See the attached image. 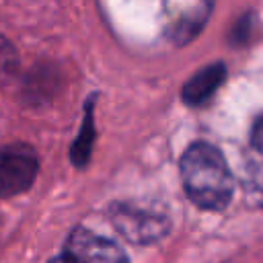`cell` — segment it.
Instances as JSON below:
<instances>
[{"label": "cell", "instance_id": "1", "mask_svg": "<svg viewBox=\"0 0 263 263\" xmlns=\"http://www.w3.org/2000/svg\"><path fill=\"white\" fill-rule=\"evenodd\" d=\"M181 183L187 197L201 210H224L234 193V179L224 154L208 144L193 142L179 160Z\"/></svg>", "mask_w": 263, "mask_h": 263}, {"label": "cell", "instance_id": "2", "mask_svg": "<svg viewBox=\"0 0 263 263\" xmlns=\"http://www.w3.org/2000/svg\"><path fill=\"white\" fill-rule=\"evenodd\" d=\"M113 228L134 245H154L171 232V218L166 212L132 201L113 203L109 210Z\"/></svg>", "mask_w": 263, "mask_h": 263}, {"label": "cell", "instance_id": "3", "mask_svg": "<svg viewBox=\"0 0 263 263\" xmlns=\"http://www.w3.org/2000/svg\"><path fill=\"white\" fill-rule=\"evenodd\" d=\"M39 171L37 154L27 144L0 148V197H14L27 191Z\"/></svg>", "mask_w": 263, "mask_h": 263}, {"label": "cell", "instance_id": "4", "mask_svg": "<svg viewBox=\"0 0 263 263\" xmlns=\"http://www.w3.org/2000/svg\"><path fill=\"white\" fill-rule=\"evenodd\" d=\"M66 263H129L125 251L111 238H105L84 226L70 232L64 245Z\"/></svg>", "mask_w": 263, "mask_h": 263}, {"label": "cell", "instance_id": "5", "mask_svg": "<svg viewBox=\"0 0 263 263\" xmlns=\"http://www.w3.org/2000/svg\"><path fill=\"white\" fill-rule=\"evenodd\" d=\"M212 6L214 0H164L166 35L179 45L187 43L201 31Z\"/></svg>", "mask_w": 263, "mask_h": 263}, {"label": "cell", "instance_id": "6", "mask_svg": "<svg viewBox=\"0 0 263 263\" xmlns=\"http://www.w3.org/2000/svg\"><path fill=\"white\" fill-rule=\"evenodd\" d=\"M226 80V66L222 62L216 64H208L205 68H201L199 72H195L181 88V99L185 105L197 107L208 103L216 90L222 86V82Z\"/></svg>", "mask_w": 263, "mask_h": 263}, {"label": "cell", "instance_id": "7", "mask_svg": "<svg viewBox=\"0 0 263 263\" xmlns=\"http://www.w3.org/2000/svg\"><path fill=\"white\" fill-rule=\"evenodd\" d=\"M92 138H95V132H92V115L88 111L86 113V119H84V125L80 129V136H78V140L72 146V162L76 166H84L86 164V160L90 156V150H92Z\"/></svg>", "mask_w": 263, "mask_h": 263}, {"label": "cell", "instance_id": "8", "mask_svg": "<svg viewBox=\"0 0 263 263\" xmlns=\"http://www.w3.org/2000/svg\"><path fill=\"white\" fill-rule=\"evenodd\" d=\"M18 68V55L14 45L0 35V84L8 82Z\"/></svg>", "mask_w": 263, "mask_h": 263}, {"label": "cell", "instance_id": "9", "mask_svg": "<svg viewBox=\"0 0 263 263\" xmlns=\"http://www.w3.org/2000/svg\"><path fill=\"white\" fill-rule=\"evenodd\" d=\"M251 142H253V146L263 154V115H261V117L255 121V125H253Z\"/></svg>", "mask_w": 263, "mask_h": 263}, {"label": "cell", "instance_id": "10", "mask_svg": "<svg viewBox=\"0 0 263 263\" xmlns=\"http://www.w3.org/2000/svg\"><path fill=\"white\" fill-rule=\"evenodd\" d=\"M49 263H66V261H64V257H58V259H53V261H49Z\"/></svg>", "mask_w": 263, "mask_h": 263}]
</instances>
